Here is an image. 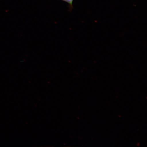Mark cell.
I'll list each match as a JSON object with an SVG mask.
<instances>
[{
  "mask_svg": "<svg viewBox=\"0 0 147 147\" xmlns=\"http://www.w3.org/2000/svg\"><path fill=\"white\" fill-rule=\"evenodd\" d=\"M62 1L66 2V3H69V6H70V8L72 9L73 0H62Z\"/></svg>",
  "mask_w": 147,
  "mask_h": 147,
  "instance_id": "1",
  "label": "cell"
}]
</instances>
